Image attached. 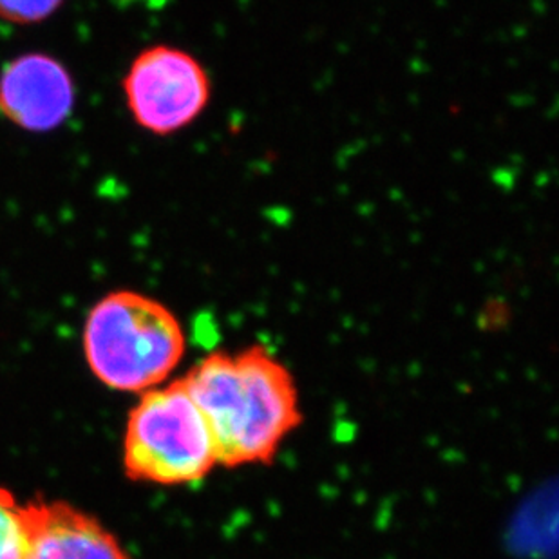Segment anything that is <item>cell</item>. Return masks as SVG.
<instances>
[{
  "label": "cell",
  "instance_id": "obj_2",
  "mask_svg": "<svg viewBox=\"0 0 559 559\" xmlns=\"http://www.w3.org/2000/svg\"><path fill=\"white\" fill-rule=\"evenodd\" d=\"M85 362L111 390L142 395L167 384L187 349L175 311L134 290L109 292L93 305L82 332Z\"/></svg>",
  "mask_w": 559,
  "mask_h": 559
},
{
  "label": "cell",
  "instance_id": "obj_3",
  "mask_svg": "<svg viewBox=\"0 0 559 559\" xmlns=\"http://www.w3.org/2000/svg\"><path fill=\"white\" fill-rule=\"evenodd\" d=\"M123 465L134 480L190 486L216 469V445L183 380L140 395L127 418Z\"/></svg>",
  "mask_w": 559,
  "mask_h": 559
},
{
  "label": "cell",
  "instance_id": "obj_8",
  "mask_svg": "<svg viewBox=\"0 0 559 559\" xmlns=\"http://www.w3.org/2000/svg\"><path fill=\"white\" fill-rule=\"evenodd\" d=\"M66 0H0V21L13 26H37L62 8Z\"/></svg>",
  "mask_w": 559,
  "mask_h": 559
},
{
  "label": "cell",
  "instance_id": "obj_5",
  "mask_svg": "<svg viewBox=\"0 0 559 559\" xmlns=\"http://www.w3.org/2000/svg\"><path fill=\"white\" fill-rule=\"evenodd\" d=\"M76 104L69 69L46 53H24L0 71V115L27 132H51L68 122Z\"/></svg>",
  "mask_w": 559,
  "mask_h": 559
},
{
  "label": "cell",
  "instance_id": "obj_7",
  "mask_svg": "<svg viewBox=\"0 0 559 559\" xmlns=\"http://www.w3.org/2000/svg\"><path fill=\"white\" fill-rule=\"evenodd\" d=\"M32 531V503L24 506L0 491V559H27Z\"/></svg>",
  "mask_w": 559,
  "mask_h": 559
},
{
  "label": "cell",
  "instance_id": "obj_6",
  "mask_svg": "<svg viewBox=\"0 0 559 559\" xmlns=\"http://www.w3.org/2000/svg\"><path fill=\"white\" fill-rule=\"evenodd\" d=\"M27 559H131L95 518L66 503H32Z\"/></svg>",
  "mask_w": 559,
  "mask_h": 559
},
{
  "label": "cell",
  "instance_id": "obj_4",
  "mask_svg": "<svg viewBox=\"0 0 559 559\" xmlns=\"http://www.w3.org/2000/svg\"><path fill=\"white\" fill-rule=\"evenodd\" d=\"M132 122L154 136H173L198 120L211 104L205 66L186 49L156 44L134 57L122 82Z\"/></svg>",
  "mask_w": 559,
  "mask_h": 559
},
{
  "label": "cell",
  "instance_id": "obj_1",
  "mask_svg": "<svg viewBox=\"0 0 559 559\" xmlns=\"http://www.w3.org/2000/svg\"><path fill=\"white\" fill-rule=\"evenodd\" d=\"M181 380L225 467L269 464L302 423L296 380L261 344L206 355Z\"/></svg>",
  "mask_w": 559,
  "mask_h": 559
}]
</instances>
